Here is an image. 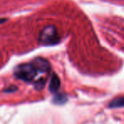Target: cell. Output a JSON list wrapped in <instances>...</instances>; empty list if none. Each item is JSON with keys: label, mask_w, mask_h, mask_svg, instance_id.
I'll list each match as a JSON object with an SVG mask.
<instances>
[{"label": "cell", "mask_w": 124, "mask_h": 124, "mask_svg": "<svg viewBox=\"0 0 124 124\" xmlns=\"http://www.w3.org/2000/svg\"><path fill=\"white\" fill-rule=\"evenodd\" d=\"M17 90V88L16 86H10L9 88H7L4 90V93H12L14 91H16Z\"/></svg>", "instance_id": "5"}, {"label": "cell", "mask_w": 124, "mask_h": 124, "mask_svg": "<svg viewBox=\"0 0 124 124\" xmlns=\"http://www.w3.org/2000/svg\"><path fill=\"white\" fill-rule=\"evenodd\" d=\"M60 87V81L59 77L55 73L52 75L49 81V85H48V89L51 93H55Z\"/></svg>", "instance_id": "3"}, {"label": "cell", "mask_w": 124, "mask_h": 124, "mask_svg": "<svg viewBox=\"0 0 124 124\" xmlns=\"http://www.w3.org/2000/svg\"><path fill=\"white\" fill-rule=\"evenodd\" d=\"M108 106L110 108H122V107H124V97H119V98L114 99L112 101L110 102Z\"/></svg>", "instance_id": "4"}, {"label": "cell", "mask_w": 124, "mask_h": 124, "mask_svg": "<svg viewBox=\"0 0 124 124\" xmlns=\"http://www.w3.org/2000/svg\"><path fill=\"white\" fill-rule=\"evenodd\" d=\"M50 71V64L47 60L41 57L32 61L23 63L14 69L16 78L27 83H32L37 89H43Z\"/></svg>", "instance_id": "1"}, {"label": "cell", "mask_w": 124, "mask_h": 124, "mask_svg": "<svg viewBox=\"0 0 124 124\" xmlns=\"http://www.w3.org/2000/svg\"><path fill=\"white\" fill-rule=\"evenodd\" d=\"M60 41L58 31L55 26H48L44 27L40 32L39 43L43 45H54Z\"/></svg>", "instance_id": "2"}]
</instances>
